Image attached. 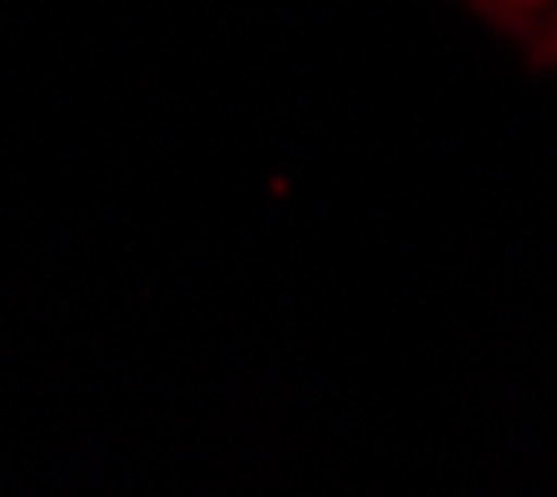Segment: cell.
Segmentation results:
<instances>
[{
	"label": "cell",
	"mask_w": 557,
	"mask_h": 497,
	"mask_svg": "<svg viewBox=\"0 0 557 497\" xmlns=\"http://www.w3.org/2000/svg\"><path fill=\"white\" fill-rule=\"evenodd\" d=\"M528 65L557 75V0H463Z\"/></svg>",
	"instance_id": "cell-1"
}]
</instances>
